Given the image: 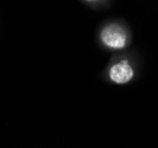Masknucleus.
<instances>
[{"label":"nucleus","mask_w":158,"mask_h":148,"mask_svg":"<svg viewBox=\"0 0 158 148\" xmlns=\"http://www.w3.org/2000/svg\"><path fill=\"white\" fill-rule=\"evenodd\" d=\"M100 39L105 46L120 50L126 46L127 37L123 27L118 25H108L100 32Z\"/></svg>","instance_id":"1"},{"label":"nucleus","mask_w":158,"mask_h":148,"mask_svg":"<svg viewBox=\"0 0 158 148\" xmlns=\"http://www.w3.org/2000/svg\"><path fill=\"white\" fill-rule=\"evenodd\" d=\"M133 75H135V71L127 61H121L113 64L108 71L110 79L117 84H125L127 82H130L133 78Z\"/></svg>","instance_id":"2"},{"label":"nucleus","mask_w":158,"mask_h":148,"mask_svg":"<svg viewBox=\"0 0 158 148\" xmlns=\"http://www.w3.org/2000/svg\"><path fill=\"white\" fill-rule=\"evenodd\" d=\"M88 1H95V0H88Z\"/></svg>","instance_id":"3"}]
</instances>
